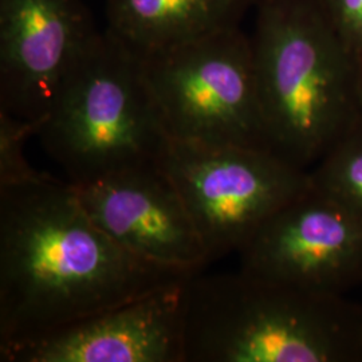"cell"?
I'll return each instance as SVG.
<instances>
[{
  "instance_id": "cell-4",
  "label": "cell",
  "mask_w": 362,
  "mask_h": 362,
  "mask_svg": "<svg viewBox=\"0 0 362 362\" xmlns=\"http://www.w3.org/2000/svg\"><path fill=\"white\" fill-rule=\"evenodd\" d=\"M37 136L71 185L157 163L169 140L140 54L109 28L79 55Z\"/></svg>"
},
{
  "instance_id": "cell-5",
  "label": "cell",
  "mask_w": 362,
  "mask_h": 362,
  "mask_svg": "<svg viewBox=\"0 0 362 362\" xmlns=\"http://www.w3.org/2000/svg\"><path fill=\"white\" fill-rule=\"evenodd\" d=\"M139 54L169 140L272 151L240 27Z\"/></svg>"
},
{
  "instance_id": "cell-12",
  "label": "cell",
  "mask_w": 362,
  "mask_h": 362,
  "mask_svg": "<svg viewBox=\"0 0 362 362\" xmlns=\"http://www.w3.org/2000/svg\"><path fill=\"white\" fill-rule=\"evenodd\" d=\"M311 185L362 221V124L309 170Z\"/></svg>"
},
{
  "instance_id": "cell-7",
  "label": "cell",
  "mask_w": 362,
  "mask_h": 362,
  "mask_svg": "<svg viewBox=\"0 0 362 362\" xmlns=\"http://www.w3.org/2000/svg\"><path fill=\"white\" fill-rule=\"evenodd\" d=\"M239 257L252 275L345 296L362 285V221L310 185L266 220Z\"/></svg>"
},
{
  "instance_id": "cell-8",
  "label": "cell",
  "mask_w": 362,
  "mask_h": 362,
  "mask_svg": "<svg viewBox=\"0 0 362 362\" xmlns=\"http://www.w3.org/2000/svg\"><path fill=\"white\" fill-rule=\"evenodd\" d=\"M98 33L83 0H0V110L40 127Z\"/></svg>"
},
{
  "instance_id": "cell-14",
  "label": "cell",
  "mask_w": 362,
  "mask_h": 362,
  "mask_svg": "<svg viewBox=\"0 0 362 362\" xmlns=\"http://www.w3.org/2000/svg\"><path fill=\"white\" fill-rule=\"evenodd\" d=\"M325 13L350 54L362 64V0H320Z\"/></svg>"
},
{
  "instance_id": "cell-15",
  "label": "cell",
  "mask_w": 362,
  "mask_h": 362,
  "mask_svg": "<svg viewBox=\"0 0 362 362\" xmlns=\"http://www.w3.org/2000/svg\"><path fill=\"white\" fill-rule=\"evenodd\" d=\"M358 113H360V124H362V64L358 78Z\"/></svg>"
},
{
  "instance_id": "cell-9",
  "label": "cell",
  "mask_w": 362,
  "mask_h": 362,
  "mask_svg": "<svg viewBox=\"0 0 362 362\" xmlns=\"http://www.w3.org/2000/svg\"><path fill=\"white\" fill-rule=\"evenodd\" d=\"M71 187L94 224L133 255L181 272L208 264L192 216L157 163Z\"/></svg>"
},
{
  "instance_id": "cell-10",
  "label": "cell",
  "mask_w": 362,
  "mask_h": 362,
  "mask_svg": "<svg viewBox=\"0 0 362 362\" xmlns=\"http://www.w3.org/2000/svg\"><path fill=\"white\" fill-rule=\"evenodd\" d=\"M184 282L3 346L0 361L184 362Z\"/></svg>"
},
{
  "instance_id": "cell-2",
  "label": "cell",
  "mask_w": 362,
  "mask_h": 362,
  "mask_svg": "<svg viewBox=\"0 0 362 362\" xmlns=\"http://www.w3.org/2000/svg\"><path fill=\"white\" fill-rule=\"evenodd\" d=\"M184 362H362V306L239 270L182 285Z\"/></svg>"
},
{
  "instance_id": "cell-6",
  "label": "cell",
  "mask_w": 362,
  "mask_h": 362,
  "mask_svg": "<svg viewBox=\"0 0 362 362\" xmlns=\"http://www.w3.org/2000/svg\"><path fill=\"white\" fill-rule=\"evenodd\" d=\"M157 165L191 214L208 263L239 252L266 220L311 185L309 170L266 149L168 140Z\"/></svg>"
},
{
  "instance_id": "cell-13",
  "label": "cell",
  "mask_w": 362,
  "mask_h": 362,
  "mask_svg": "<svg viewBox=\"0 0 362 362\" xmlns=\"http://www.w3.org/2000/svg\"><path fill=\"white\" fill-rule=\"evenodd\" d=\"M38 129V124L0 110V185L37 180L45 175L33 168L25 156V144Z\"/></svg>"
},
{
  "instance_id": "cell-1",
  "label": "cell",
  "mask_w": 362,
  "mask_h": 362,
  "mask_svg": "<svg viewBox=\"0 0 362 362\" xmlns=\"http://www.w3.org/2000/svg\"><path fill=\"white\" fill-rule=\"evenodd\" d=\"M117 245L50 175L0 185V348L185 281Z\"/></svg>"
},
{
  "instance_id": "cell-11",
  "label": "cell",
  "mask_w": 362,
  "mask_h": 362,
  "mask_svg": "<svg viewBox=\"0 0 362 362\" xmlns=\"http://www.w3.org/2000/svg\"><path fill=\"white\" fill-rule=\"evenodd\" d=\"M257 0H107V28L146 52L240 27Z\"/></svg>"
},
{
  "instance_id": "cell-3",
  "label": "cell",
  "mask_w": 362,
  "mask_h": 362,
  "mask_svg": "<svg viewBox=\"0 0 362 362\" xmlns=\"http://www.w3.org/2000/svg\"><path fill=\"white\" fill-rule=\"evenodd\" d=\"M255 6L250 39L270 149L310 170L360 125L361 64L320 0H257Z\"/></svg>"
}]
</instances>
